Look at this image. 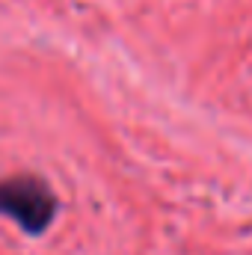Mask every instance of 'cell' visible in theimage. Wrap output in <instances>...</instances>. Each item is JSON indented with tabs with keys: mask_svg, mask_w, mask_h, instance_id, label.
<instances>
[{
	"mask_svg": "<svg viewBox=\"0 0 252 255\" xmlns=\"http://www.w3.org/2000/svg\"><path fill=\"white\" fill-rule=\"evenodd\" d=\"M0 211L9 214L21 229L39 235L42 229L51 226L57 199L48 190V184L36 178H9L0 181Z\"/></svg>",
	"mask_w": 252,
	"mask_h": 255,
	"instance_id": "obj_1",
	"label": "cell"
}]
</instances>
